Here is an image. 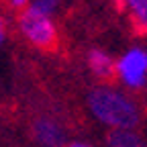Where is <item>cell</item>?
Wrapping results in <instances>:
<instances>
[{"mask_svg":"<svg viewBox=\"0 0 147 147\" xmlns=\"http://www.w3.org/2000/svg\"><path fill=\"white\" fill-rule=\"evenodd\" d=\"M88 108L100 123L113 129H133L139 123L137 104L113 88H94L88 92Z\"/></svg>","mask_w":147,"mask_h":147,"instance_id":"cell-1","label":"cell"},{"mask_svg":"<svg viewBox=\"0 0 147 147\" xmlns=\"http://www.w3.org/2000/svg\"><path fill=\"white\" fill-rule=\"evenodd\" d=\"M18 29L35 47L53 49L55 43H57V31H55V25L51 23V18L33 10L31 6L18 16Z\"/></svg>","mask_w":147,"mask_h":147,"instance_id":"cell-2","label":"cell"},{"mask_svg":"<svg viewBox=\"0 0 147 147\" xmlns=\"http://www.w3.org/2000/svg\"><path fill=\"white\" fill-rule=\"evenodd\" d=\"M117 74L129 88H141L147 82V51L133 47L117 63Z\"/></svg>","mask_w":147,"mask_h":147,"instance_id":"cell-3","label":"cell"},{"mask_svg":"<svg viewBox=\"0 0 147 147\" xmlns=\"http://www.w3.org/2000/svg\"><path fill=\"white\" fill-rule=\"evenodd\" d=\"M35 139L45 147H61L65 141L63 129L51 121V119H39L35 123Z\"/></svg>","mask_w":147,"mask_h":147,"instance_id":"cell-4","label":"cell"},{"mask_svg":"<svg viewBox=\"0 0 147 147\" xmlns=\"http://www.w3.org/2000/svg\"><path fill=\"white\" fill-rule=\"evenodd\" d=\"M88 65H90L92 74L100 80H110L117 71V63L113 61V57L100 49H92L88 53Z\"/></svg>","mask_w":147,"mask_h":147,"instance_id":"cell-5","label":"cell"},{"mask_svg":"<svg viewBox=\"0 0 147 147\" xmlns=\"http://www.w3.org/2000/svg\"><path fill=\"white\" fill-rule=\"evenodd\" d=\"M108 147H145L141 137L131 129H113L106 135Z\"/></svg>","mask_w":147,"mask_h":147,"instance_id":"cell-6","label":"cell"},{"mask_svg":"<svg viewBox=\"0 0 147 147\" xmlns=\"http://www.w3.org/2000/svg\"><path fill=\"white\" fill-rule=\"evenodd\" d=\"M131 8L135 23L139 25L141 31H147V0H123Z\"/></svg>","mask_w":147,"mask_h":147,"instance_id":"cell-7","label":"cell"},{"mask_svg":"<svg viewBox=\"0 0 147 147\" xmlns=\"http://www.w3.org/2000/svg\"><path fill=\"white\" fill-rule=\"evenodd\" d=\"M57 4H59V0H33L31 2V8L37 10V12H41L45 16L53 14L55 10H57Z\"/></svg>","mask_w":147,"mask_h":147,"instance_id":"cell-8","label":"cell"},{"mask_svg":"<svg viewBox=\"0 0 147 147\" xmlns=\"http://www.w3.org/2000/svg\"><path fill=\"white\" fill-rule=\"evenodd\" d=\"M8 2H10V6H14V8H23V6L29 4V0H8Z\"/></svg>","mask_w":147,"mask_h":147,"instance_id":"cell-9","label":"cell"},{"mask_svg":"<svg viewBox=\"0 0 147 147\" xmlns=\"http://www.w3.org/2000/svg\"><path fill=\"white\" fill-rule=\"evenodd\" d=\"M69 147H90V145H86V143H78V141H76V143H71Z\"/></svg>","mask_w":147,"mask_h":147,"instance_id":"cell-10","label":"cell"}]
</instances>
